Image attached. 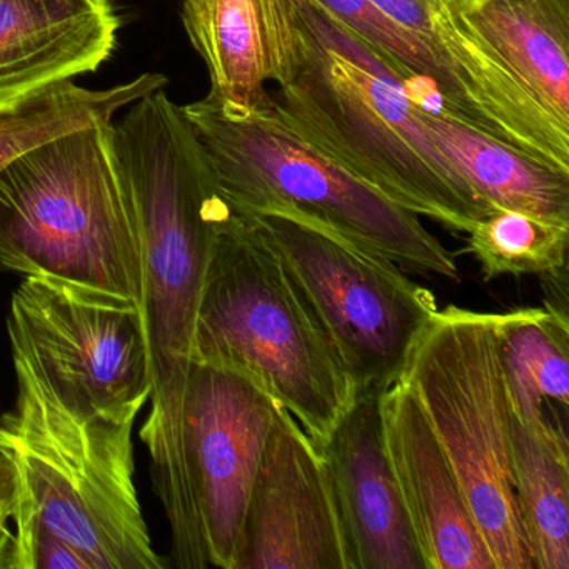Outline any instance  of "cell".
Segmentation results:
<instances>
[{"label": "cell", "mask_w": 569, "mask_h": 569, "mask_svg": "<svg viewBox=\"0 0 569 569\" xmlns=\"http://www.w3.org/2000/svg\"><path fill=\"white\" fill-rule=\"evenodd\" d=\"M112 144L141 241L142 319L151 352V411L142 442L171 526L172 558L208 568L186 455L184 408L196 319L216 232L229 214L214 172L181 106L162 89L112 121Z\"/></svg>", "instance_id": "cell-1"}, {"label": "cell", "mask_w": 569, "mask_h": 569, "mask_svg": "<svg viewBox=\"0 0 569 569\" xmlns=\"http://www.w3.org/2000/svg\"><path fill=\"white\" fill-rule=\"evenodd\" d=\"M298 74L272 108L309 144L419 218L468 234L489 208L416 116L398 76L312 0H296Z\"/></svg>", "instance_id": "cell-2"}, {"label": "cell", "mask_w": 569, "mask_h": 569, "mask_svg": "<svg viewBox=\"0 0 569 569\" xmlns=\"http://www.w3.org/2000/svg\"><path fill=\"white\" fill-rule=\"evenodd\" d=\"M192 362L254 382L318 448L358 395L281 256L232 208L209 256Z\"/></svg>", "instance_id": "cell-3"}, {"label": "cell", "mask_w": 569, "mask_h": 569, "mask_svg": "<svg viewBox=\"0 0 569 569\" xmlns=\"http://www.w3.org/2000/svg\"><path fill=\"white\" fill-rule=\"evenodd\" d=\"M0 266L141 309V241L112 121L51 139L0 172Z\"/></svg>", "instance_id": "cell-4"}, {"label": "cell", "mask_w": 569, "mask_h": 569, "mask_svg": "<svg viewBox=\"0 0 569 569\" xmlns=\"http://www.w3.org/2000/svg\"><path fill=\"white\" fill-rule=\"evenodd\" d=\"M11 349L18 398L0 416V455L18 476L14 512L36 516L98 569H164L136 488L134 419L79 411Z\"/></svg>", "instance_id": "cell-5"}, {"label": "cell", "mask_w": 569, "mask_h": 569, "mask_svg": "<svg viewBox=\"0 0 569 569\" xmlns=\"http://www.w3.org/2000/svg\"><path fill=\"white\" fill-rule=\"evenodd\" d=\"M181 109L231 208L292 206L399 268L459 281L451 252L419 216L309 144L272 102L246 109L208 94Z\"/></svg>", "instance_id": "cell-6"}, {"label": "cell", "mask_w": 569, "mask_h": 569, "mask_svg": "<svg viewBox=\"0 0 569 569\" xmlns=\"http://www.w3.org/2000/svg\"><path fill=\"white\" fill-rule=\"evenodd\" d=\"M399 381L451 462L495 569H535L512 485V412L495 315L456 306L436 312Z\"/></svg>", "instance_id": "cell-7"}, {"label": "cell", "mask_w": 569, "mask_h": 569, "mask_svg": "<svg viewBox=\"0 0 569 569\" xmlns=\"http://www.w3.org/2000/svg\"><path fill=\"white\" fill-rule=\"evenodd\" d=\"M234 209L281 256L358 391L386 389L405 371L435 296L396 262L288 204Z\"/></svg>", "instance_id": "cell-8"}, {"label": "cell", "mask_w": 569, "mask_h": 569, "mask_svg": "<svg viewBox=\"0 0 569 569\" xmlns=\"http://www.w3.org/2000/svg\"><path fill=\"white\" fill-rule=\"evenodd\" d=\"M8 332L59 398L79 411L136 421L149 401L151 352L139 308L24 278L12 295Z\"/></svg>", "instance_id": "cell-9"}, {"label": "cell", "mask_w": 569, "mask_h": 569, "mask_svg": "<svg viewBox=\"0 0 569 569\" xmlns=\"http://www.w3.org/2000/svg\"><path fill=\"white\" fill-rule=\"evenodd\" d=\"M278 408L238 372L192 362L186 455L209 566L234 569L249 496Z\"/></svg>", "instance_id": "cell-10"}, {"label": "cell", "mask_w": 569, "mask_h": 569, "mask_svg": "<svg viewBox=\"0 0 569 569\" xmlns=\"http://www.w3.org/2000/svg\"><path fill=\"white\" fill-rule=\"evenodd\" d=\"M234 569H356L325 456L281 408L256 472Z\"/></svg>", "instance_id": "cell-11"}, {"label": "cell", "mask_w": 569, "mask_h": 569, "mask_svg": "<svg viewBox=\"0 0 569 569\" xmlns=\"http://www.w3.org/2000/svg\"><path fill=\"white\" fill-rule=\"evenodd\" d=\"M458 79L491 138L569 171V131L549 118L449 0H371Z\"/></svg>", "instance_id": "cell-12"}, {"label": "cell", "mask_w": 569, "mask_h": 569, "mask_svg": "<svg viewBox=\"0 0 569 569\" xmlns=\"http://www.w3.org/2000/svg\"><path fill=\"white\" fill-rule=\"evenodd\" d=\"M386 451L426 569H495L451 462L411 389L381 392Z\"/></svg>", "instance_id": "cell-13"}, {"label": "cell", "mask_w": 569, "mask_h": 569, "mask_svg": "<svg viewBox=\"0 0 569 569\" xmlns=\"http://www.w3.org/2000/svg\"><path fill=\"white\" fill-rule=\"evenodd\" d=\"M358 391L321 446L356 569H426L386 451L381 392Z\"/></svg>", "instance_id": "cell-14"}, {"label": "cell", "mask_w": 569, "mask_h": 569, "mask_svg": "<svg viewBox=\"0 0 569 569\" xmlns=\"http://www.w3.org/2000/svg\"><path fill=\"white\" fill-rule=\"evenodd\" d=\"M189 41L211 79L209 96L246 109L269 108L301 62L296 0H181Z\"/></svg>", "instance_id": "cell-15"}, {"label": "cell", "mask_w": 569, "mask_h": 569, "mask_svg": "<svg viewBox=\"0 0 569 569\" xmlns=\"http://www.w3.org/2000/svg\"><path fill=\"white\" fill-rule=\"evenodd\" d=\"M119 24L109 0H0V104L98 71Z\"/></svg>", "instance_id": "cell-16"}, {"label": "cell", "mask_w": 569, "mask_h": 569, "mask_svg": "<svg viewBox=\"0 0 569 569\" xmlns=\"http://www.w3.org/2000/svg\"><path fill=\"white\" fill-rule=\"evenodd\" d=\"M532 101L569 131V0H449Z\"/></svg>", "instance_id": "cell-17"}, {"label": "cell", "mask_w": 569, "mask_h": 569, "mask_svg": "<svg viewBox=\"0 0 569 569\" xmlns=\"http://www.w3.org/2000/svg\"><path fill=\"white\" fill-rule=\"evenodd\" d=\"M416 116L489 208L569 226V171L539 161L451 116L432 114L419 106Z\"/></svg>", "instance_id": "cell-18"}, {"label": "cell", "mask_w": 569, "mask_h": 569, "mask_svg": "<svg viewBox=\"0 0 569 569\" xmlns=\"http://www.w3.org/2000/svg\"><path fill=\"white\" fill-rule=\"evenodd\" d=\"M512 412V411H511ZM511 472L535 569H569V446L548 416L511 418Z\"/></svg>", "instance_id": "cell-19"}, {"label": "cell", "mask_w": 569, "mask_h": 569, "mask_svg": "<svg viewBox=\"0 0 569 569\" xmlns=\"http://www.w3.org/2000/svg\"><path fill=\"white\" fill-rule=\"evenodd\" d=\"M496 341L512 415L545 418V405L569 402L568 312L522 308L495 315Z\"/></svg>", "instance_id": "cell-20"}, {"label": "cell", "mask_w": 569, "mask_h": 569, "mask_svg": "<svg viewBox=\"0 0 569 569\" xmlns=\"http://www.w3.org/2000/svg\"><path fill=\"white\" fill-rule=\"evenodd\" d=\"M312 2L381 59L398 76L416 106L432 114L446 112L456 121L488 134L481 116L458 79L425 46L382 14L371 0Z\"/></svg>", "instance_id": "cell-21"}, {"label": "cell", "mask_w": 569, "mask_h": 569, "mask_svg": "<svg viewBox=\"0 0 569 569\" xmlns=\"http://www.w3.org/2000/svg\"><path fill=\"white\" fill-rule=\"evenodd\" d=\"M166 84L164 76L152 72L106 91H89L64 81L0 104V172L51 139L94 122L114 121L121 109Z\"/></svg>", "instance_id": "cell-22"}, {"label": "cell", "mask_w": 569, "mask_h": 569, "mask_svg": "<svg viewBox=\"0 0 569 569\" xmlns=\"http://www.w3.org/2000/svg\"><path fill=\"white\" fill-rule=\"evenodd\" d=\"M466 252L486 281L501 276H545L566 268L569 226L496 209L468 232Z\"/></svg>", "instance_id": "cell-23"}, {"label": "cell", "mask_w": 569, "mask_h": 569, "mask_svg": "<svg viewBox=\"0 0 569 569\" xmlns=\"http://www.w3.org/2000/svg\"><path fill=\"white\" fill-rule=\"evenodd\" d=\"M14 569H98L81 549L56 535L36 516L14 512Z\"/></svg>", "instance_id": "cell-24"}, {"label": "cell", "mask_w": 569, "mask_h": 569, "mask_svg": "<svg viewBox=\"0 0 569 569\" xmlns=\"http://www.w3.org/2000/svg\"><path fill=\"white\" fill-rule=\"evenodd\" d=\"M18 501V476L14 466L0 455V522H8L14 515Z\"/></svg>", "instance_id": "cell-25"}, {"label": "cell", "mask_w": 569, "mask_h": 569, "mask_svg": "<svg viewBox=\"0 0 569 569\" xmlns=\"http://www.w3.org/2000/svg\"><path fill=\"white\" fill-rule=\"evenodd\" d=\"M16 536L8 522H0V569H14Z\"/></svg>", "instance_id": "cell-26"}]
</instances>
